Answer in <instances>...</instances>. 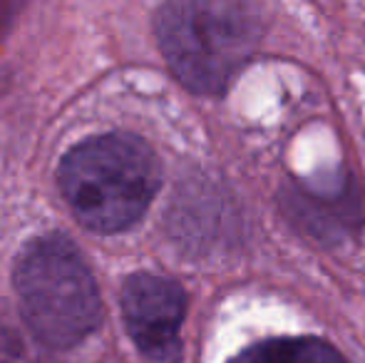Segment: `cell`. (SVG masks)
I'll return each instance as SVG.
<instances>
[{
	"mask_svg": "<svg viewBox=\"0 0 365 363\" xmlns=\"http://www.w3.org/2000/svg\"><path fill=\"white\" fill-rule=\"evenodd\" d=\"M159 50L182 85L221 95L256 53L261 18L249 3H167L154 18Z\"/></svg>",
	"mask_w": 365,
	"mask_h": 363,
	"instance_id": "obj_2",
	"label": "cell"
},
{
	"mask_svg": "<svg viewBox=\"0 0 365 363\" xmlns=\"http://www.w3.org/2000/svg\"><path fill=\"white\" fill-rule=\"evenodd\" d=\"M15 291L33 339L48 349H73L97 331L102 301L85 257L68 237H38L20 252Z\"/></svg>",
	"mask_w": 365,
	"mask_h": 363,
	"instance_id": "obj_3",
	"label": "cell"
},
{
	"mask_svg": "<svg viewBox=\"0 0 365 363\" xmlns=\"http://www.w3.org/2000/svg\"><path fill=\"white\" fill-rule=\"evenodd\" d=\"M231 363H346L331 344L321 339H266L244 349Z\"/></svg>",
	"mask_w": 365,
	"mask_h": 363,
	"instance_id": "obj_5",
	"label": "cell"
},
{
	"mask_svg": "<svg viewBox=\"0 0 365 363\" xmlns=\"http://www.w3.org/2000/svg\"><path fill=\"white\" fill-rule=\"evenodd\" d=\"M122 316L130 339L147 363H179V329L187 314V294L174 279L140 272L122 284Z\"/></svg>",
	"mask_w": 365,
	"mask_h": 363,
	"instance_id": "obj_4",
	"label": "cell"
},
{
	"mask_svg": "<svg viewBox=\"0 0 365 363\" xmlns=\"http://www.w3.org/2000/svg\"><path fill=\"white\" fill-rule=\"evenodd\" d=\"M58 180L82 227L95 234H120L147 214L162 170L145 140L110 132L75 145L60 162Z\"/></svg>",
	"mask_w": 365,
	"mask_h": 363,
	"instance_id": "obj_1",
	"label": "cell"
},
{
	"mask_svg": "<svg viewBox=\"0 0 365 363\" xmlns=\"http://www.w3.org/2000/svg\"><path fill=\"white\" fill-rule=\"evenodd\" d=\"M0 363H45L38 346L0 306Z\"/></svg>",
	"mask_w": 365,
	"mask_h": 363,
	"instance_id": "obj_6",
	"label": "cell"
}]
</instances>
